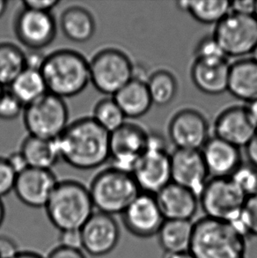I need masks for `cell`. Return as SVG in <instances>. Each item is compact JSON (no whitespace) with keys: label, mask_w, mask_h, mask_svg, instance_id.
<instances>
[{"label":"cell","mask_w":257,"mask_h":258,"mask_svg":"<svg viewBox=\"0 0 257 258\" xmlns=\"http://www.w3.org/2000/svg\"><path fill=\"white\" fill-rule=\"evenodd\" d=\"M61 160L80 170L100 168L110 157V133L91 117L70 122L56 140Z\"/></svg>","instance_id":"6da1fadb"},{"label":"cell","mask_w":257,"mask_h":258,"mask_svg":"<svg viewBox=\"0 0 257 258\" xmlns=\"http://www.w3.org/2000/svg\"><path fill=\"white\" fill-rule=\"evenodd\" d=\"M5 218H6V207L2 199H0V227L2 226Z\"/></svg>","instance_id":"681fc988"},{"label":"cell","mask_w":257,"mask_h":258,"mask_svg":"<svg viewBox=\"0 0 257 258\" xmlns=\"http://www.w3.org/2000/svg\"><path fill=\"white\" fill-rule=\"evenodd\" d=\"M155 198L165 220L192 221L198 213V196L173 181L162 188Z\"/></svg>","instance_id":"d6986e66"},{"label":"cell","mask_w":257,"mask_h":258,"mask_svg":"<svg viewBox=\"0 0 257 258\" xmlns=\"http://www.w3.org/2000/svg\"><path fill=\"white\" fill-rule=\"evenodd\" d=\"M17 174L14 171L7 158L0 157V199L14 191Z\"/></svg>","instance_id":"e575fe53"},{"label":"cell","mask_w":257,"mask_h":258,"mask_svg":"<svg viewBox=\"0 0 257 258\" xmlns=\"http://www.w3.org/2000/svg\"><path fill=\"white\" fill-rule=\"evenodd\" d=\"M165 258H196L192 255L190 252H185L180 254H174V255H166Z\"/></svg>","instance_id":"c3c4849f"},{"label":"cell","mask_w":257,"mask_h":258,"mask_svg":"<svg viewBox=\"0 0 257 258\" xmlns=\"http://www.w3.org/2000/svg\"><path fill=\"white\" fill-rule=\"evenodd\" d=\"M126 118H139L148 113L153 105L146 81L133 79L112 96Z\"/></svg>","instance_id":"603a6c76"},{"label":"cell","mask_w":257,"mask_h":258,"mask_svg":"<svg viewBox=\"0 0 257 258\" xmlns=\"http://www.w3.org/2000/svg\"><path fill=\"white\" fill-rule=\"evenodd\" d=\"M9 91L24 107L48 93L41 72L29 69H25L14 80L9 86Z\"/></svg>","instance_id":"4316f807"},{"label":"cell","mask_w":257,"mask_h":258,"mask_svg":"<svg viewBox=\"0 0 257 258\" xmlns=\"http://www.w3.org/2000/svg\"><path fill=\"white\" fill-rule=\"evenodd\" d=\"M20 151L28 168L51 170L61 160L56 140H45L28 135L21 144Z\"/></svg>","instance_id":"d4e9b609"},{"label":"cell","mask_w":257,"mask_h":258,"mask_svg":"<svg viewBox=\"0 0 257 258\" xmlns=\"http://www.w3.org/2000/svg\"><path fill=\"white\" fill-rule=\"evenodd\" d=\"M59 246L65 248L82 250V237L80 230L60 232Z\"/></svg>","instance_id":"8d00e7d4"},{"label":"cell","mask_w":257,"mask_h":258,"mask_svg":"<svg viewBox=\"0 0 257 258\" xmlns=\"http://www.w3.org/2000/svg\"><path fill=\"white\" fill-rule=\"evenodd\" d=\"M168 135L176 149L201 151L209 140L208 122L197 110L183 109L171 120Z\"/></svg>","instance_id":"5bb4252c"},{"label":"cell","mask_w":257,"mask_h":258,"mask_svg":"<svg viewBox=\"0 0 257 258\" xmlns=\"http://www.w3.org/2000/svg\"><path fill=\"white\" fill-rule=\"evenodd\" d=\"M247 198L257 196V168L251 165L243 166L231 176Z\"/></svg>","instance_id":"d6a6232c"},{"label":"cell","mask_w":257,"mask_h":258,"mask_svg":"<svg viewBox=\"0 0 257 258\" xmlns=\"http://www.w3.org/2000/svg\"><path fill=\"white\" fill-rule=\"evenodd\" d=\"M230 64L227 60H195L191 79L195 86L204 94L218 95L228 89Z\"/></svg>","instance_id":"44dd1931"},{"label":"cell","mask_w":257,"mask_h":258,"mask_svg":"<svg viewBox=\"0 0 257 258\" xmlns=\"http://www.w3.org/2000/svg\"><path fill=\"white\" fill-rule=\"evenodd\" d=\"M92 117L108 133H114L126 122L125 115L113 97L98 101Z\"/></svg>","instance_id":"4dcf8cb0"},{"label":"cell","mask_w":257,"mask_h":258,"mask_svg":"<svg viewBox=\"0 0 257 258\" xmlns=\"http://www.w3.org/2000/svg\"><path fill=\"white\" fill-rule=\"evenodd\" d=\"M23 122L30 136L57 140L69 124V110L62 98L47 93L24 107Z\"/></svg>","instance_id":"8992f818"},{"label":"cell","mask_w":257,"mask_h":258,"mask_svg":"<svg viewBox=\"0 0 257 258\" xmlns=\"http://www.w3.org/2000/svg\"><path fill=\"white\" fill-rule=\"evenodd\" d=\"M254 17L256 18V20H257V4H256V10H255V14H254Z\"/></svg>","instance_id":"db71d44e"},{"label":"cell","mask_w":257,"mask_h":258,"mask_svg":"<svg viewBox=\"0 0 257 258\" xmlns=\"http://www.w3.org/2000/svg\"><path fill=\"white\" fill-rule=\"evenodd\" d=\"M146 150L167 151L165 138L160 133H148Z\"/></svg>","instance_id":"ee69618b"},{"label":"cell","mask_w":257,"mask_h":258,"mask_svg":"<svg viewBox=\"0 0 257 258\" xmlns=\"http://www.w3.org/2000/svg\"><path fill=\"white\" fill-rule=\"evenodd\" d=\"M14 30L18 41L28 50H42L56 38L57 25L51 13L22 7L14 20Z\"/></svg>","instance_id":"8fae6325"},{"label":"cell","mask_w":257,"mask_h":258,"mask_svg":"<svg viewBox=\"0 0 257 258\" xmlns=\"http://www.w3.org/2000/svg\"><path fill=\"white\" fill-rule=\"evenodd\" d=\"M58 0H25L22 1L23 8L30 10L42 12V13H51V11L59 5Z\"/></svg>","instance_id":"74e56055"},{"label":"cell","mask_w":257,"mask_h":258,"mask_svg":"<svg viewBox=\"0 0 257 258\" xmlns=\"http://www.w3.org/2000/svg\"><path fill=\"white\" fill-rule=\"evenodd\" d=\"M7 7H8V2L6 0H0V19L7 12Z\"/></svg>","instance_id":"f907efd6"},{"label":"cell","mask_w":257,"mask_h":258,"mask_svg":"<svg viewBox=\"0 0 257 258\" xmlns=\"http://www.w3.org/2000/svg\"><path fill=\"white\" fill-rule=\"evenodd\" d=\"M122 218L126 229L139 238L157 235L165 221L155 196L143 192L126 208Z\"/></svg>","instance_id":"7c38bea8"},{"label":"cell","mask_w":257,"mask_h":258,"mask_svg":"<svg viewBox=\"0 0 257 258\" xmlns=\"http://www.w3.org/2000/svg\"><path fill=\"white\" fill-rule=\"evenodd\" d=\"M213 37L226 56L252 55L257 47V20L230 12L216 25Z\"/></svg>","instance_id":"9c48e42d"},{"label":"cell","mask_w":257,"mask_h":258,"mask_svg":"<svg viewBox=\"0 0 257 258\" xmlns=\"http://www.w3.org/2000/svg\"><path fill=\"white\" fill-rule=\"evenodd\" d=\"M193 231L192 221L165 220L157 236L166 255H174L189 252Z\"/></svg>","instance_id":"484cf974"},{"label":"cell","mask_w":257,"mask_h":258,"mask_svg":"<svg viewBox=\"0 0 257 258\" xmlns=\"http://www.w3.org/2000/svg\"><path fill=\"white\" fill-rule=\"evenodd\" d=\"M88 188L94 209L111 216L122 215L141 193L132 174L111 167L98 173Z\"/></svg>","instance_id":"5b68a950"},{"label":"cell","mask_w":257,"mask_h":258,"mask_svg":"<svg viewBox=\"0 0 257 258\" xmlns=\"http://www.w3.org/2000/svg\"><path fill=\"white\" fill-rule=\"evenodd\" d=\"M47 258H87L84 252L80 249L65 248L58 246L49 253Z\"/></svg>","instance_id":"b9f144b4"},{"label":"cell","mask_w":257,"mask_h":258,"mask_svg":"<svg viewBox=\"0 0 257 258\" xmlns=\"http://www.w3.org/2000/svg\"><path fill=\"white\" fill-rule=\"evenodd\" d=\"M228 0H188L187 13L203 24H218L231 12Z\"/></svg>","instance_id":"f1b7e54d"},{"label":"cell","mask_w":257,"mask_h":258,"mask_svg":"<svg viewBox=\"0 0 257 258\" xmlns=\"http://www.w3.org/2000/svg\"><path fill=\"white\" fill-rule=\"evenodd\" d=\"M153 104L166 106L173 101L177 94V82L167 71L159 70L146 81Z\"/></svg>","instance_id":"f546056e"},{"label":"cell","mask_w":257,"mask_h":258,"mask_svg":"<svg viewBox=\"0 0 257 258\" xmlns=\"http://www.w3.org/2000/svg\"><path fill=\"white\" fill-rule=\"evenodd\" d=\"M248 112L250 114L252 120L254 121L255 125L257 126V101H253L249 103V106L247 107Z\"/></svg>","instance_id":"7dc6e473"},{"label":"cell","mask_w":257,"mask_h":258,"mask_svg":"<svg viewBox=\"0 0 257 258\" xmlns=\"http://www.w3.org/2000/svg\"><path fill=\"white\" fill-rule=\"evenodd\" d=\"M20 252L14 239L0 235V258H14Z\"/></svg>","instance_id":"60d3db41"},{"label":"cell","mask_w":257,"mask_h":258,"mask_svg":"<svg viewBox=\"0 0 257 258\" xmlns=\"http://www.w3.org/2000/svg\"><path fill=\"white\" fill-rule=\"evenodd\" d=\"M170 160L172 181L199 198L210 175L201 151L176 149L170 155Z\"/></svg>","instance_id":"e0dca14e"},{"label":"cell","mask_w":257,"mask_h":258,"mask_svg":"<svg viewBox=\"0 0 257 258\" xmlns=\"http://www.w3.org/2000/svg\"><path fill=\"white\" fill-rule=\"evenodd\" d=\"M60 28L70 41L85 43L93 38L96 31V23L89 11L74 6L63 11L60 17Z\"/></svg>","instance_id":"cb8c5ba5"},{"label":"cell","mask_w":257,"mask_h":258,"mask_svg":"<svg viewBox=\"0 0 257 258\" xmlns=\"http://www.w3.org/2000/svg\"><path fill=\"white\" fill-rule=\"evenodd\" d=\"M46 56L47 55L43 54L42 50H28L25 52L26 69L41 72Z\"/></svg>","instance_id":"ab89813d"},{"label":"cell","mask_w":257,"mask_h":258,"mask_svg":"<svg viewBox=\"0 0 257 258\" xmlns=\"http://www.w3.org/2000/svg\"><path fill=\"white\" fill-rule=\"evenodd\" d=\"M46 214L60 232L80 230L94 214L89 188L79 181H58L49 202Z\"/></svg>","instance_id":"3957f363"},{"label":"cell","mask_w":257,"mask_h":258,"mask_svg":"<svg viewBox=\"0 0 257 258\" xmlns=\"http://www.w3.org/2000/svg\"><path fill=\"white\" fill-rule=\"evenodd\" d=\"M196 60L202 61H222L227 60L219 42L212 36H206L198 42L195 49Z\"/></svg>","instance_id":"1f68e13d"},{"label":"cell","mask_w":257,"mask_h":258,"mask_svg":"<svg viewBox=\"0 0 257 258\" xmlns=\"http://www.w3.org/2000/svg\"><path fill=\"white\" fill-rule=\"evenodd\" d=\"M25 69L24 51L12 42H0V85L9 87Z\"/></svg>","instance_id":"83f0119b"},{"label":"cell","mask_w":257,"mask_h":258,"mask_svg":"<svg viewBox=\"0 0 257 258\" xmlns=\"http://www.w3.org/2000/svg\"><path fill=\"white\" fill-rule=\"evenodd\" d=\"M24 106L11 93L4 91L0 96V119L4 121H13L23 113Z\"/></svg>","instance_id":"836d02e7"},{"label":"cell","mask_w":257,"mask_h":258,"mask_svg":"<svg viewBox=\"0 0 257 258\" xmlns=\"http://www.w3.org/2000/svg\"><path fill=\"white\" fill-rule=\"evenodd\" d=\"M215 137L241 148L247 147L257 133L247 108L231 107L217 117L214 125Z\"/></svg>","instance_id":"ac0fdd59"},{"label":"cell","mask_w":257,"mask_h":258,"mask_svg":"<svg viewBox=\"0 0 257 258\" xmlns=\"http://www.w3.org/2000/svg\"><path fill=\"white\" fill-rule=\"evenodd\" d=\"M57 182L51 170L28 168L17 174L14 191L25 206L45 208Z\"/></svg>","instance_id":"9a60e30c"},{"label":"cell","mask_w":257,"mask_h":258,"mask_svg":"<svg viewBox=\"0 0 257 258\" xmlns=\"http://www.w3.org/2000/svg\"><path fill=\"white\" fill-rule=\"evenodd\" d=\"M134 69L132 61L122 50L101 49L89 61L90 83L101 94L114 96L133 80Z\"/></svg>","instance_id":"52a82bcc"},{"label":"cell","mask_w":257,"mask_h":258,"mask_svg":"<svg viewBox=\"0 0 257 258\" xmlns=\"http://www.w3.org/2000/svg\"><path fill=\"white\" fill-rule=\"evenodd\" d=\"M245 148L251 166L257 168V133Z\"/></svg>","instance_id":"f6af8a7d"},{"label":"cell","mask_w":257,"mask_h":258,"mask_svg":"<svg viewBox=\"0 0 257 258\" xmlns=\"http://www.w3.org/2000/svg\"><path fill=\"white\" fill-rule=\"evenodd\" d=\"M257 0H241L231 2V12L234 14L245 15V16H254L256 10Z\"/></svg>","instance_id":"f35d334b"},{"label":"cell","mask_w":257,"mask_h":258,"mask_svg":"<svg viewBox=\"0 0 257 258\" xmlns=\"http://www.w3.org/2000/svg\"><path fill=\"white\" fill-rule=\"evenodd\" d=\"M233 97L251 103L257 101V62L246 58L230 64L228 89Z\"/></svg>","instance_id":"7402d4cb"},{"label":"cell","mask_w":257,"mask_h":258,"mask_svg":"<svg viewBox=\"0 0 257 258\" xmlns=\"http://www.w3.org/2000/svg\"><path fill=\"white\" fill-rule=\"evenodd\" d=\"M7 159L11 167L14 169V171L17 174L24 171L25 169L28 168V163L25 160L23 154H21V151L14 152L13 154H11Z\"/></svg>","instance_id":"7bdbcfd3"},{"label":"cell","mask_w":257,"mask_h":258,"mask_svg":"<svg viewBox=\"0 0 257 258\" xmlns=\"http://www.w3.org/2000/svg\"><path fill=\"white\" fill-rule=\"evenodd\" d=\"M4 87H2V86H1V85H0V96H1V95H2V94H3V92H4Z\"/></svg>","instance_id":"f5cc1de1"},{"label":"cell","mask_w":257,"mask_h":258,"mask_svg":"<svg viewBox=\"0 0 257 258\" xmlns=\"http://www.w3.org/2000/svg\"><path fill=\"white\" fill-rule=\"evenodd\" d=\"M82 250L93 256L111 253L120 240V227L114 216L94 213L80 229Z\"/></svg>","instance_id":"4fadbf2b"},{"label":"cell","mask_w":257,"mask_h":258,"mask_svg":"<svg viewBox=\"0 0 257 258\" xmlns=\"http://www.w3.org/2000/svg\"><path fill=\"white\" fill-rule=\"evenodd\" d=\"M252 55H253V59L255 60L257 62V47L256 49H255V50H254Z\"/></svg>","instance_id":"816d5d0a"},{"label":"cell","mask_w":257,"mask_h":258,"mask_svg":"<svg viewBox=\"0 0 257 258\" xmlns=\"http://www.w3.org/2000/svg\"><path fill=\"white\" fill-rule=\"evenodd\" d=\"M147 138L148 133L132 122H126L110 133V167L132 174L139 159L146 153Z\"/></svg>","instance_id":"30bf717a"},{"label":"cell","mask_w":257,"mask_h":258,"mask_svg":"<svg viewBox=\"0 0 257 258\" xmlns=\"http://www.w3.org/2000/svg\"><path fill=\"white\" fill-rule=\"evenodd\" d=\"M201 153L212 177H231L242 165L240 148L217 137L209 139Z\"/></svg>","instance_id":"ffe728a7"},{"label":"cell","mask_w":257,"mask_h":258,"mask_svg":"<svg viewBox=\"0 0 257 258\" xmlns=\"http://www.w3.org/2000/svg\"><path fill=\"white\" fill-rule=\"evenodd\" d=\"M247 197L231 177L209 179L199 196L205 217L230 222L243 211Z\"/></svg>","instance_id":"ba28073f"},{"label":"cell","mask_w":257,"mask_h":258,"mask_svg":"<svg viewBox=\"0 0 257 258\" xmlns=\"http://www.w3.org/2000/svg\"><path fill=\"white\" fill-rule=\"evenodd\" d=\"M14 258H44L33 251H20Z\"/></svg>","instance_id":"bcb514c9"},{"label":"cell","mask_w":257,"mask_h":258,"mask_svg":"<svg viewBox=\"0 0 257 258\" xmlns=\"http://www.w3.org/2000/svg\"><path fill=\"white\" fill-rule=\"evenodd\" d=\"M132 175L140 191L156 195L172 181L170 155L167 151L146 150Z\"/></svg>","instance_id":"2e32d148"},{"label":"cell","mask_w":257,"mask_h":258,"mask_svg":"<svg viewBox=\"0 0 257 258\" xmlns=\"http://www.w3.org/2000/svg\"><path fill=\"white\" fill-rule=\"evenodd\" d=\"M242 215L247 223L249 234L257 237V196L247 198Z\"/></svg>","instance_id":"d590c367"},{"label":"cell","mask_w":257,"mask_h":258,"mask_svg":"<svg viewBox=\"0 0 257 258\" xmlns=\"http://www.w3.org/2000/svg\"><path fill=\"white\" fill-rule=\"evenodd\" d=\"M246 238L229 222L204 217L194 223L189 252L196 258H246Z\"/></svg>","instance_id":"277c9868"},{"label":"cell","mask_w":257,"mask_h":258,"mask_svg":"<svg viewBox=\"0 0 257 258\" xmlns=\"http://www.w3.org/2000/svg\"><path fill=\"white\" fill-rule=\"evenodd\" d=\"M41 74L48 92L63 100L81 94L90 83L89 61L73 49H58L47 55Z\"/></svg>","instance_id":"7a4b0ae2"}]
</instances>
